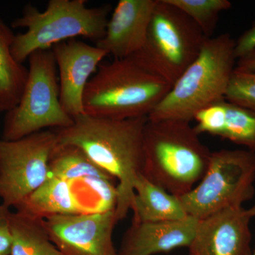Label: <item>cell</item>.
Wrapping results in <instances>:
<instances>
[{
  "mask_svg": "<svg viewBox=\"0 0 255 255\" xmlns=\"http://www.w3.org/2000/svg\"><path fill=\"white\" fill-rule=\"evenodd\" d=\"M251 255H255V250L254 252H252Z\"/></svg>",
  "mask_w": 255,
  "mask_h": 255,
  "instance_id": "28",
  "label": "cell"
},
{
  "mask_svg": "<svg viewBox=\"0 0 255 255\" xmlns=\"http://www.w3.org/2000/svg\"><path fill=\"white\" fill-rule=\"evenodd\" d=\"M236 41L229 33L206 40L200 54L149 115L151 121L191 122L199 111L225 100L236 69Z\"/></svg>",
  "mask_w": 255,
  "mask_h": 255,
  "instance_id": "4",
  "label": "cell"
},
{
  "mask_svg": "<svg viewBox=\"0 0 255 255\" xmlns=\"http://www.w3.org/2000/svg\"><path fill=\"white\" fill-rule=\"evenodd\" d=\"M49 177L72 182L85 177H114L96 165L78 147L58 145L53 150L49 162Z\"/></svg>",
  "mask_w": 255,
  "mask_h": 255,
  "instance_id": "20",
  "label": "cell"
},
{
  "mask_svg": "<svg viewBox=\"0 0 255 255\" xmlns=\"http://www.w3.org/2000/svg\"><path fill=\"white\" fill-rule=\"evenodd\" d=\"M172 85L134 56L101 63L82 99L84 114L97 118L148 117Z\"/></svg>",
  "mask_w": 255,
  "mask_h": 255,
  "instance_id": "3",
  "label": "cell"
},
{
  "mask_svg": "<svg viewBox=\"0 0 255 255\" xmlns=\"http://www.w3.org/2000/svg\"><path fill=\"white\" fill-rule=\"evenodd\" d=\"M59 73L60 101L73 119L84 114L82 99L89 81L108 53L80 40L61 42L51 48Z\"/></svg>",
  "mask_w": 255,
  "mask_h": 255,
  "instance_id": "11",
  "label": "cell"
},
{
  "mask_svg": "<svg viewBox=\"0 0 255 255\" xmlns=\"http://www.w3.org/2000/svg\"><path fill=\"white\" fill-rule=\"evenodd\" d=\"M148 117L127 119L79 116L73 124L55 130L58 145L78 147L92 162L118 182L116 217H127L134 195V184L141 174L143 135Z\"/></svg>",
  "mask_w": 255,
  "mask_h": 255,
  "instance_id": "1",
  "label": "cell"
},
{
  "mask_svg": "<svg viewBox=\"0 0 255 255\" xmlns=\"http://www.w3.org/2000/svg\"><path fill=\"white\" fill-rule=\"evenodd\" d=\"M130 210L134 222L174 221L187 217L178 196L172 195L140 174L134 184Z\"/></svg>",
  "mask_w": 255,
  "mask_h": 255,
  "instance_id": "15",
  "label": "cell"
},
{
  "mask_svg": "<svg viewBox=\"0 0 255 255\" xmlns=\"http://www.w3.org/2000/svg\"><path fill=\"white\" fill-rule=\"evenodd\" d=\"M167 1L192 19L207 38H211L214 34L219 21L220 14L232 6V3L228 0Z\"/></svg>",
  "mask_w": 255,
  "mask_h": 255,
  "instance_id": "22",
  "label": "cell"
},
{
  "mask_svg": "<svg viewBox=\"0 0 255 255\" xmlns=\"http://www.w3.org/2000/svg\"><path fill=\"white\" fill-rule=\"evenodd\" d=\"M248 210V214L250 215V216L253 219V218L255 217V204L254 205L252 206L251 209H247Z\"/></svg>",
  "mask_w": 255,
  "mask_h": 255,
  "instance_id": "27",
  "label": "cell"
},
{
  "mask_svg": "<svg viewBox=\"0 0 255 255\" xmlns=\"http://www.w3.org/2000/svg\"><path fill=\"white\" fill-rule=\"evenodd\" d=\"M11 211L10 208L0 204V255H10L12 236H11Z\"/></svg>",
  "mask_w": 255,
  "mask_h": 255,
  "instance_id": "24",
  "label": "cell"
},
{
  "mask_svg": "<svg viewBox=\"0 0 255 255\" xmlns=\"http://www.w3.org/2000/svg\"><path fill=\"white\" fill-rule=\"evenodd\" d=\"M15 209L43 220L78 214L70 182L53 177H48Z\"/></svg>",
  "mask_w": 255,
  "mask_h": 255,
  "instance_id": "16",
  "label": "cell"
},
{
  "mask_svg": "<svg viewBox=\"0 0 255 255\" xmlns=\"http://www.w3.org/2000/svg\"><path fill=\"white\" fill-rule=\"evenodd\" d=\"M236 70L255 73V48L237 60Z\"/></svg>",
  "mask_w": 255,
  "mask_h": 255,
  "instance_id": "26",
  "label": "cell"
},
{
  "mask_svg": "<svg viewBox=\"0 0 255 255\" xmlns=\"http://www.w3.org/2000/svg\"><path fill=\"white\" fill-rule=\"evenodd\" d=\"M199 220L188 216L164 222L132 221L124 233L118 255H155L179 248H189Z\"/></svg>",
  "mask_w": 255,
  "mask_h": 255,
  "instance_id": "14",
  "label": "cell"
},
{
  "mask_svg": "<svg viewBox=\"0 0 255 255\" xmlns=\"http://www.w3.org/2000/svg\"><path fill=\"white\" fill-rule=\"evenodd\" d=\"M225 100L255 111V73L235 69Z\"/></svg>",
  "mask_w": 255,
  "mask_h": 255,
  "instance_id": "23",
  "label": "cell"
},
{
  "mask_svg": "<svg viewBox=\"0 0 255 255\" xmlns=\"http://www.w3.org/2000/svg\"><path fill=\"white\" fill-rule=\"evenodd\" d=\"M211 152L190 122L148 119L144 129L141 174L179 197L202 179Z\"/></svg>",
  "mask_w": 255,
  "mask_h": 255,
  "instance_id": "2",
  "label": "cell"
},
{
  "mask_svg": "<svg viewBox=\"0 0 255 255\" xmlns=\"http://www.w3.org/2000/svg\"><path fill=\"white\" fill-rule=\"evenodd\" d=\"M117 223L116 211L45 220L50 240L62 255H118L113 241Z\"/></svg>",
  "mask_w": 255,
  "mask_h": 255,
  "instance_id": "10",
  "label": "cell"
},
{
  "mask_svg": "<svg viewBox=\"0 0 255 255\" xmlns=\"http://www.w3.org/2000/svg\"><path fill=\"white\" fill-rule=\"evenodd\" d=\"M10 255H62L50 240L45 220L16 211L11 212Z\"/></svg>",
  "mask_w": 255,
  "mask_h": 255,
  "instance_id": "18",
  "label": "cell"
},
{
  "mask_svg": "<svg viewBox=\"0 0 255 255\" xmlns=\"http://www.w3.org/2000/svg\"><path fill=\"white\" fill-rule=\"evenodd\" d=\"M115 182L112 179L93 177L70 182L78 214L116 211L118 193Z\"/></svg>",
  "mask_w": 255,
  "mask_h": 255,
  "instance_id": "19",
  "label": "cell"
},
{
  "mask_svg": "<svg viewBox=\"0 0 255 255\" xmlns=\"http://www.w3.org/2000/svg\"><path fill=\"white\" fill-rule=\"evenodd\" d=\"M156 0H120L107 23L105 36L96 46L114 59L136 54L145 44Z\"/></svg>",
  "mask_w": 255,
  "mask_h": 255,
  "instance_id": "13",
  "label": "cell"
},
{
  "mask_svg": "<svg viewBox=\"0 0 255 255\" xmlns=\"http://www.w3.org/2000/svg\"><path fill=\"white\" fill-rule=\"evenodd\" d=\"M251 219L248 210L236 206L199 220L189 255H251Z\"/></svg>",
  "mask_w": 255,
  "mask_h": 255,
  "instance_id": "12",
  "label": "cell"
},
{
  "mask_svg": "<svg viewBox=\"0 0 255 255\" xmlns=\"http://www.w3.org/2000/svg\"><path fill=\"white\" fill-rule=\"evenodd\" d=\"M14 37L0 18V113H7L18 105L28 78V69L11 53Z\"/></svg>",
  "mask_w": 255,
  "mask_h": 255,
  "instance_id": "17",
  "label": "cell"
},
{
  "mask_svg": "<svg viewBox=\"0 0 255 255\" xmlns=\"http://www.w3.org/2000/svg\"><path fill=\"white\" fill-rule=\"evenodd\" d=\"M255 154L248 150L222 149L211 152L202 179L179 196L187 216L198 220L227 209L243 206L255 194Z\"/></svg>",
  "mask_w": 255,
  "mask_h": 255,
  "instance_id": "8",
  "label": "cell"
},
{
  "mask_svg": "<svg viewBox=\"0 0 255 255\" xmlns=\"http://www.w3.org/2000/svg\"><path fill=\"white\" fill-rule=\"evenodd\" d=\"M58 145L55 130H45L12 141L0 139V199L16 208L49 177V162Z\"/></svg>",
  "mask_w": 255,
  "mask_h": 255,
  "instance_id": "9",
  "label": "cell"
},
{
  "mask_svg": "<svg viewBox=\"0 0 255 255\" xmlns=\"http://www.w3.org/2000/svg\"><path fill=\"white\" fill-rule=\"evenodd\" d=\"M216 136L244 146L255 154V111L225 100L224 117Z\"/></svg>",
  "mask_w": 255,
  "mask_h": 255,
  "instance_id": "21",
  "label": "cell"
},
{
  "mask_svg": "<svg viewBox=\"0 0 255 255\" xmlns=\"http://www.w3.org/2000/svg\"><path fill=\"white\" fill-rule=\"evenodd\" d=\"M255 48V22L236 41L235 53L237 60Z\"/></svg>",
  "mask_w": 255,
  "mask_h": 255,
  "instance_id": "25",
  "label": "cell"
},
{
  "mask_svg": "<svg viewBox=\"0 0 255 255\" xmlns=\"http://www.w3.org/2000/svg\"><path fill=\"white\" fill-rule=\"evenodd\" d=\"M207 39L182 11L167 0H156L145 44L132 56L172 87L195 61Z\"/></svg>",
  "mask_w": 255,
  "mask_h": 255,
  "instance_id": "6",
  "label": "cell"
},
{
  "mask_svg": "<svg viewBox=\"0 0 255 255\" xmlns=\"http://www.w3.org/2000/svg\"><path fill=\"white\" fill-rule=\"evenodd\" d=\"M86 0H50L46 10L40 11L26 5L21 17L16 18L13 28H26L15 35L11 53L16 61L23 63L32 53L50 50L61 42L85 37L98 42L105 35L112 10L110 4L87 6Z\"/></svg>",
  "mask_w": 255,
  "mask_h": 255,
  "instance_id": "5",
  "label": "cell"
},
{
  "mask_svg": "<svg viewBox=\"0 0 255 255\" xmlns=\"http://www.w3.org/2000/svg\"><path fill=\"white\" fill-rule=\"evenodd\" d=\"M28 62L22 95L18 105L6 113L1 140L12 141L46 128L58 130L73 124L60 103L59 80L51 49L32 53Z\"/></svg>",
  "mask_w": 255,
  "mask_h": 255,
  "instance_id": "7",
  "label": "cell"
}]
</instances>
